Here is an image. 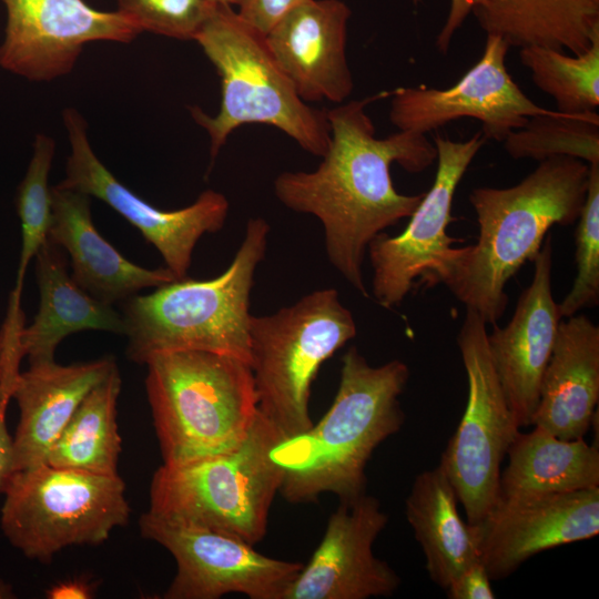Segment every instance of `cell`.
<instances>
[{"label":"cell","instance_id":"cell-1","mask_svg":"<svg viewBox=\"0 0 599 599\" xmlns=\"http://www.w3.org/2000/svg\"><path fill=\"white\" fill-rule=\"evenodd\" d=\"M389 94L383 91L326 110L331 141L319 165L309 172H282L274 180V193L283 205L321 221L328 261L364 297H369L363 276L368 244L409 217L424 196L399 193L392 164L420 173L437 159L426 134L398 130L376 136L366 108Z\"/></svg>","mask_w":599,"mask_h":599},{"label":"cell","instance_id":"cell-2","mask_svg":"<svg viewBox=\"0 0 599 599\" xmlns=\"http://www.w3.org/2000/svg\"><path fill=\"white\" fill-rule=\"evenodd\" d=\"M589 174L588 163L554 156L512 186L473 189L477 242L458 247L441 283L487 325H496L508 305L509 280L534 261L552 225L578 220Z\"/></svg>","mask_w":599,"mask_h":599},{"label":"cell","instance_id":"cell-3","mask_svg":"<svg viewBox=\"0 0 599 599\" xmlns=\"http://www.w3.org/2000/svg\"><path fill=\"white\" fill-rule=\"evenodd\" d=\"M408 378L404 362L372 366L356 346L349 347L342 357L338 389L326 414L275 448V458L285 469L280 494L292 504L317 501L326 493L339 501L364 495L373 453L404 424L399 396Z\"/></svg>","mask_w":599,"mask_h":599},{"label":"cell","instance_id":"cell-4","mask_svg":"<svg viewBox=\"0 0 599 599\" xmlns=\"http://www.w3.org/2000/svg\"><path fill=\"white\" fill-rule=\"evenodd\" d=\"M268 233L264 219H250L233 261L221 275L175 280L123 301L128 357L145 364L155 354L193 349L250 364V295Z\"/></svg>","mask_w":599,"mask_h":599},{"label":"cell","instance_id":"cell-5","mask_svg":"<svg viewBox=\"0 0 599 599\" xmlns=\"http://www.w3.org/2000/svg\"><path fill=\"white\" fill-rule=\"evenodd\" d=\"M194 41L221 78L216 115L190 108L193 120L210 138V169L231 133L250 123L278 129L314 156L326 153L331 141L326 110L300 98L265 34L243 21L233 7L215 4Z\"/></svg>","mask_w":599,"mask_h":599},{"label":"cell","instance_id":"cell-6","mask_svg":"<svg viewBox=\"0 0 599 599\" xmlns=\"http://www.w3.org/2000/svg\"><path fill=\"white\" fill-rule=\"evenodd\" d=\"M145 387L165 465L236 448L258 415L250 364L205 351H174L146 362Z\"/></svg>","mask_w":599,"mask_h":599},{"label":"cell","instance_id":"cell-7","mask_svg":"<svg viewBox=\"0 0 599 599\" xmlns=\"http://www.w3.org/2000/svg\"><path fill=\"white\" fill-rule=\"evenodd\" d=\"M284 439L258 410L236 448L182 464H162L152 477L148 511L255 546L266 535L270 509L284 479L285 469L274 455Z\"/></svg>","mask_w":599,"mask_h":599},{"label":"cell","instance_id":"cell-8","mask_svg":"<svg viewBox=\"0 0 599 599\" xmlns=\"http://www.w3.org/2000/svg\"><path fill=\"white\" fill-rule=\"evenodd\" d=\"M357 334L335 288L314 291L271 315L251 316L250 366L260 413L285 439L313 426L312 384L322 366Z\"/></svg>","mask_w":599,"mask_h":599},{"label":"cell","instance_id":"cell-9","mask_svg":"<svg viewBox=\"0 0 599 599\" xmlns=\"http://www.w3.org/2000/svg\"><path fill=\"white\" fill-rule=\"evenodd\" d=\"M2 494L4 536L26 557L41 562L72 545L104 542L131 515L120 475L42 464L16 471Z\"/></svg>","mask_w":599,"mask_h":599},{"label":"cell","instance_id":"cell-10","mask_svg":"<svg viewBox=\"0 0 599 599\" xmlns=\"http://www.w3.org/2000/svg\"><path fill=\"white\" fill-rule=\"evenodd\" d=\"M487 334L481 316L467 308L457 336L467 375V403L439 463L470 525L497 502L500 465L520 428L495 372Z\"/></svg>","mask_w":599,"mask_h":599},{"label":"cell","instance_id":"cell-11","mask_svg":"<svg viewBox=\"0 0 599 599\" xmlns=\"http://www.w3.org/2000/svg\"><path fill=\"white\" fill-rule=\"evenodd\" d=\"M486 141L481 131L465 141L434 138L437 171L432 187L399 235L379 233L367 247L373 268L372 293L382 307L392 309L400 305L418 285L441 283L458 251L454 243L460 242L446 232L454 220V195Z\"/></svg>","mask_w":599,"mask_h":599},{"label":"cell","instance_id":"cell-12","mask_svg":"<svg viewBox=\"0 0 599 599\" xmlns=\"http://www.w3.org/2000/svg\"><path fill=\"white\" fill-rule=\"evenodd\" d=\"M141 535L164 547L176 573L164 599H219L241 593L282 599L303 564L264 556L246 541L213 529L169 520L146 511Z\"/></svg>","mask_w":599,"mask_h":599},{"label":"cell","instance_id":"cell-13","mask_svg":"<svg viewBox=\"0 0 599 599\" xmlns=\"http://www.w3.org/2000/svg\"><path fill=\"white\" fill-rule=\"evenodd\" d=\"M62 115L71 152L59 185L105 202L160 252L177 280L187 277L197 241L225 223L230 209L225 195L205 190L186 207L158 209L123 185L98 159L89 143L85 120L75 109L68 108Z\"/></svg>","mask_w":599,"mask_h":599},{"label":"cell","instance_id":"cell-14","mask_svg":"<svg viewBox=\"0 0 599 599\" xmlns=\"http://www.w3.org/2000/svg\"><path fill=\"white\" fill-rule=\"evenodd\" d=\"M509 48L502 37L489 33L479 60L451 87L390 91L389 121L400 131L426 134L470 118L481 123L487 140L502 142L530 116L552 111L536 104L512 80L506 65Z\"/></svg>","mask_w":599,"mask_h":599},{"label":"cell","instance_id":"cell-15","mask_svg":"<svg viewBox=\"0 0 599 599\" xmlns=\"http://www.w3.org/2000/svg\"><path fill=\"white\" fill-rule=\"evenodd\" d=\"M7 10L0 67L31 81L68 74L84 44L131 42L142 31L119 11L84 0H1Z\"/></svg>","mask_w":599,"mask_h":599},{"label":"cell","instance_id":"cell-16","mask_svg":"<svg viewBox=\"0 0 599 599\" xmlns=\"http://www.w3.org/2000/svg\"><path fill=\"white\" fill-rule=\"evenodd\" d=\"M388 517L379 500L366 493L341 501L323 538L282 599H367L389 597L399 576L373 552Z\"/></svg>","mask_w":599,"mask_h":599},{"label":"cell","instance_id":"cell-17","mask_svg":"<svg viewBox=\"0 0 599 599\" xmlns=\"http://www.w3.org/2000/svg\"><path fill=\"white\" fill-rule=\"evenodd\" d=\"M491 580L507 578L538 552L599 534V487L518 501H497L471 525Z\"/></svg>","mask_w":599,"mask_h":599},{"label":"cell","instance_id":"cell-18","mask_svg":"<svg viewBox=\"0 0 599 599\" xmlns=\"http://www.w3.org/2000/svg\"><path fill=\"white\" fill-rule=\"evenodd\" d=\"M531 283L520 294L505 327L487 334L490 358L508 406L519 427L531 426L541 378L561 322L552 295V237L548 235L532 261Z\"/></svg>","mask_w":599,"mask_h":599},{"label":"cell","instance_id":"cell-19","mask_svg":"<svg viewBox=\"0 0 599 599\" xmlns=\"http://www.w3.org/2000/svg\"><path fill=\"white\" fill-rule=\"evenodd\" d=\"M351 16L342 0H305L265 34L278 65L308 104H339L353 92L346 53Z\"/></svg>","mask_w":599,"mask_h":599},{"label":"cell","instance_id":"cell-20","mask_svg":"<svg viewBox=\"0 0 599 599\" xmlns=\"http://www.w3.org/2000/svg\"><path fill=\"white\" fill-rule=\"evenodd\" d=\"M90 199L59 184L51 187L48 240L69 253L71 277L82 290L112 305L142 288H156L177 280L166 267L149 270L128 261L108 243L92 222Z\"/></svg>","mask_w":599,"mask_h":599},{"label":"cell","instance_id":"cell-21","mask_svg":"<svg viewBox=\"0 0 599 599\" xmlns=\"http://www.w3.org/2000/svg\"><path fill=\"white\" fill-rule=\"evenodd\" d=\"M116 366L111 356L60 365L31 364L18 375L11 398L19 407L14 473L45 464L48 453L85 395Z\"/></svg>","mask_w":599,"mask_h":599},{"label":"cell","instance_id":"cell-22","mask_svg":"<svg viewBox=\"0 0 599 599\" xmlns=\"http://www.w3.org/2000/svg\"><path fill=\"white\" fill-rule=\"evenodd\" d=\"M598 399L599 327L585 315H572L559 324L532 425L559 438H582Z\"/></svg>","mask_w":599,"mask_h":599},{"label":"cell","instance_id":"cell-23","mask_svg":"<svg viewBox=\"0 0 599 599\" xmlns=\"http://www.w3.org/2000/svg\"><path fill=\"white\" fill-rule=\"evenodd\" d=\"M34 258L39 311L20 333L21 351L30 365L54 361L57 346L72 333L98 329L125 335L122 314L91 296L67 273L60 246L47 238Z\"/></svg>","mask_w":599,"mask_h":599},{"label":"cell","instance_id":"cell-24","mask_svg":"<svg viewBox=\"0 0 599 599\" xmlns=\"http://www.w3.org/2000/svg\"><path fill=\"white\" fill-rule=\"evenodd\" d=\"M510 444L497 501H518L599 487V449L585 438L564 439L532 425Z\"/></svg>","mask_w":599,"mask_h":599},{"label":"cell","instance_id":"cell-25","mask_svg":"<svg viewBox=\"0 0 599 599\" xmlns=\"http://www.w3.org/2000/svg\"><path fill=\"white\" fill-rule=\"evenodd\" d=\"M457 502L440 465L417 475L405 502L429 578L445 590L466 568L480 561L474 528L460 517Z\"/></svg>","mask_w":599,"mask_h":599},{"label":"cell","instance_id":"cell-26","mask_svg":"<svg viewBox=\"0 0 599 599\" xmlns=\"http://www.w3.org/2000/svg\"><path fill=\"white\" fill-rule=\"evenodd\" d=\"M473 14L510 47L540 45L578 55L599 34V0H484Z\"/></svg>","mask_w":599,"mask_h":599},{"label":"cell","instance_id":"cell-27","mask_svg":"<svg viewBox=\"0 0 599 599\" xmlns=\"http://www.w3.org/2000/svg\"><path fill=\"white\" fill-rule=\"evenodd\" d=\"M121 383L115 367L85 395L52 444L47 465L97 475H119L121 436L116 402Z\"/></svg>","mask_w":599,"mask_h":599},{"label":"cell","instance_id":"cell-28","mask_svg":"<svg viewBox=\"0 0 599 599\" xmlns=\"http://www.w3.org/2000/svg\"><path fill=\"white\" fill-rule=\"evenodd\" d=\"M535 85L550 95L562 113L595 112L599 106V34L581 54L540 45L519 50Z\"/></svg>","mask_w":599,"mask_h":599},{"label":"cell","instance_id":"cell-29","mask_svg":"<svg viewBox=\"0 0 599 599\" xmlns=\"http://www.w3.org/2000/svg\"><path fill=\"white\" fill-rule=\"evenodd\" d=\"M515 160L538 162L554 156L579 159L589 165L599 164V114L551 111L530 116L520 129L502 141Z\"/></svg>","mask_w":599,"mask_h":599},{"label":"cell","instance_id":"cell-30","mask_svg":"<svg viewBox=\"0 0 599 599\" xmlns=\"http://www.w3.org/2000/svg\"><path fill=\"white\" fill-rule=\"evenodd\" d=\"M54 146L52 138L42 133L35 136L30 163L18 186L16 207L21 223V251L16 285L10 297V302L14 304H21L29 263L48 238L52 212L49 174Z\"/></svg>","mask_w":599,"mask_h":599},{"label":"cell","instance_id":"cell-31","mask_svg":"<svg viewBox=\"0 0 599 599\" xmlns=\"http://www.w3.org/2000/svg\"><path fill=\"white\" fill-rule=\"evenodd\" d=\"M576 230V277L558 304L561 317H570L599 303V164L590 165L589 184Z\"/></svg>","mask_w":599,"mask_h":599},{"label":"cell","instance_id":"cell-32","mask_svg":"<svg viewBox=\"0 0 599 599\" xmlns=\"http://www.w3.org/2000/svg\"><path fill=\"white\" fill-rule=\"evenodd\" d=\"M121 14L141 31L194 40L215 3L211 0H116Z\"/></svg>","mask_w":599,"mask_h":599},{"label":"cell","instance_id":"cell-33","mask_svg":"<svg viewBox=\"0 0 599 599\" xmlns=\"http://www.w3.org/2000/svg\"><path fill=\"white\" fill-rule=\"evenodd\" d=\"M305 0H242L238 17L266 34L287 12Z\"/></svg>","mask_w":599,"mask_h":599},{"label":"cell","instance_id":"cell-34","mask_svg":"<svg viewBox=\"0 0 599 599\" xmlns=\"http://www.w3.org/2000/svg\"><path fill=\"white\" fill-rule=\"evenodd\" d=\"M489 575L480 561L466 568L446 588L450 599H494Z\"/></svg>","mask_w":599,"mask_h":599},{"label":"cell","instance_id":"cell-35","mask_svg":"<svg viewBox=\"0 0 599 599\" xmlns=\"http://www.w3.org/2000/svg\"><path fill=\"white\" fill-rule=\"evenodd\" d=\"M419 0H414L418 2ZM484 0H450L449 10L444 26L438 32L435 41L436 49L446 54L458 29L465 23L474 10L479 7Z\"/></svg>","mask_w":599,"mask_h":599},{"label":"cell","instance_id":"cell-36","mask_svg":"<svg viewBox=\"0 0 599 599\" xmlns=\"http://www.w3.org/2000/svg\"><path fill=\"white\" fill-rule=\"evenodd\" d=\"M4 345V326L0 327V379L2 373V353ZM14 474L13 440L6 425V414L0 410V493H3Z\"/></svg>","mask_w":599,"mask_h":599},{"label":"cell","instance_id":"cell-37","mask_svg":"<svg viewBox=\"0 0 599 599\" xmlns=\"http://www.w3.org/2000/svg\"><path fill=\"white\" fill-rule=\"evenodd\" d=\"M50 599H87L91 597V588L82 580H68L51 587L48 592Z\"/></svg>","mask_w":599,"mask_h":599},{"label":"cell","instance_id":"cell-38","mask_svg":"<svg viewBox=\"0 0 599 599\" xmlns=\"http://www.w3.org/2000/svg\"><path fill=\"white\" fill-rule=\"evenodd\" d=\"M215 4H225L230 7H238L242 0H211Z\"/></svg>","mask_w":599,"mask_h":599}]
</instances>
